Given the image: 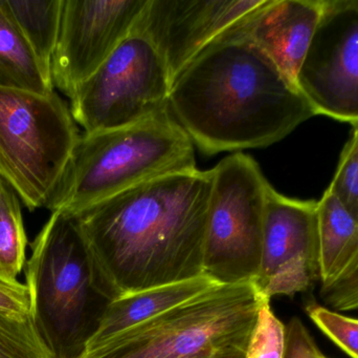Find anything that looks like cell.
<instances>
[{
  "label": "cell",
  "mask_w": 358,
  "mask_h": 358,
  "mask_svg": "<svg viewBox=\"0 0 358 358\" xmlns=\"http://www.w3.org/2000/svg\"><path fill=\"white\" fill-rule=\"evenodd\" d=\"M0 88L48 95L52 75L42 67L24 38L0 8Z\"/></svg>",
  "instance_id": "cell-16"
},
{
  "label": "cell",
  "mask_w": 358,
  "mask_h": 358,
  "mask_svg": "<svg viewBox=\"0 0 358 358\" xmlns=\"http://www.w3.org/2000/svg\"><path fill=\"white\" fill-rule=\"evenodd\" d=\"M63 0H0V8L18 29L42 67L50 71Z\"/></svg>",
  "instance_id": "cell-17"
},
{
  "label": "cell",
  "mask_w": 358,
  "mask_h": 358,
  "mask_svg": "<svg viewBox=\"0 0 358 358\" xmlns=\"http://www.w3.org/2000/svg\"><path fill=\"white\" fill-rule=\"evenodd\" d=\"M320 281L317 201L267 191L260 273L255 285L264 298H292Z\"/></svg>",
  "instance_id": "cell-11"
},
{
  "label": "cell",
  "mask_w": 358,
  "mask_h": 358,
  "mask_svg": "<svg viewBox=\"0 0 358 358\" xmlns=\"http://www.w3.org/2000/svg\"><path fill=\"white\" fill-rule=\"evenodd\" d=\"M219 284L206 275L136 292L111 301L84 355L123 332L192 300Z\"/></svg>",
  "instance_id": "cell-14"
},
{
  "label": "cell",
  "mask_w": 358,
  "mask_h": 358,
  "mask_svg": "<svg viewBox=\"0 0 358 358\" xmlns=\"http://www.w3.org/2000/svg\"><path fill=\"white\" fill-rule=\"evenodd\" d=\"M172 84L155 46L132 34L76 88L69 109L84 134L123 128L168 111Z\"/></svg>",
  "instance_id": "cell-8"
},
{
  "label": "cell",
  "mask_w": 358,
  "mask_h": 358,
  "mask_svg": "<svg viewBox=\"0 0 358 358\" xmlns=\"http://www.w3.org/2000/svg\"><path fill=\"white\" fill-rule=\"evenodd\" d=\"M213 172L162 177L73 214L110 301L203 275Z\"/></svg>",
  "instance_id": "cell-1"
},
{
  "label": "cell",
  "mask_w": 358,
  "mask_h": 358,
  "mask_svg": "<svg viewBox=\"0 0 358 358\" xmlns=\"http://www.w3.org/2000/svg\"><path fill=\"white\" fill-rule=\"evenodd\" d=\"M212 172L203 275L219 285L255 283L271 184L256 160L242 151L221 160Z\"/></svg>",
  "instance_id": "cell-7"
},
{
  "label": "cell",
  "mask_w": 358,
  "mask_h": 358,
  "mask_svg": "<svg viewBox=\"0 0 358 358\" xmlns=\"http://www.w3.org/2000/svg\"><path fill=\"white\" fill-rule=\"evenodd\" d=\"M267 300L255 283L217 285L82 358H245Z\"/></svg>",
  "instance_id": "cell-5"
},
{
  "label": "cell",
  "mask_w": 358,
  "mask_h": 358,
  "mask_svg": "<svg viewBox=\"0 0 358 358\" xmlns=\"http://www.w3.org/2000/svg\"><path fill=\"white\" fill-rule=\"evenodd\" d=\"M27 244L19 197L0 177V270L16 279L24 266Z\"/></svg>",
  "instance_id": "cell-18"
},
{
  "label": "cell",
  "mask_w": 358,
  "mask_h": 358,
  "mask_svg": "<svg viewBox=\"0 0 358 358\" xmlns=\"http://www.w3.org/2000/svg\"><path fill=\"white\" fill-rule=\"evenodd\" d=\"M0 309L17 315H31L29 288L0 270Z\"/></svg>",
  "instance_id": "cell-25"
},
{
  "label": "cell",
  "mask_w": 358,
  "mask_h": 358,
  "mask_svg": "<svg viewBox=\"0 0 358 358\" xmlns=\"http://www.w3.org/2000/svg\"><path fill=\"white\" fill-rule=\"evenodd\" d=\"M169 111L206 156L269 146L317 116L300 86L234 27L176 77Z\"/></svg>",
  "instance_id": "cell-2"
},
{
  "label": "cell",
  "mask_w": 358,
  "mask_h": 358,
  "mask_svg": "<svg viewBox=\"0 0 358 358\" xmlns=\"http://www.w3.org/2000/svg\"><path fill=\"white\" fill-rule=\"evenodd\" d=\"M284 358H327L299 317L286 324V347Z\"/></svg>",
  "instance_id": "cell-24"
},
{
  "label": "cell",
  "mask_w": 358,
  "mask_h": 358,
  "mask_svg": "<svg viewBox=\"0 0 358 358\" xmlns=\"http://www.w3.org/2000/svg\"><path fill=\"white\" fill-rule=\"evenodd\" d=\"M305 311L313 323L351 358H358V319L346 317L315 301L308 302Z\"/></svg>",
  "instance_id": "cell-20"
},
{
  "label": "cell",
  "mask_w": 358,
  "mask_h": 358,
  "mask_svg": "<svg viewBox=\"0 0 358 358\" xmlns=\"http://www.w3.org/2000/svg\"><path fill=\"white\" fill-rule=\"evenodd\" d=\"M321 298L328 308L338 312L358 310V262L342 279L321 288Z\"/></svg>",
  "instance_id": "cell-23"
},
{
  "label": "cell",
  "mask_w": 358,
  "mask_h": 358,
  "mask_svg": "<svg viewBox=\"0 0 358 358\" xmlns=\"http://www.w3.org/2000/svg\"><path fill=\"white\" fill-rule=\"evenodd\" d=\"M197 170L195 146L168 111L80 135L45 207L77 214L143 183Z\"/></svg>",
  "instance_id": "cell-3"
},
{
  "label": "cell",
  "mask_w": 358,
  "mask_h": 358,
  "mask_svg": "<svg viewBox=\"0 0 358 358\" xmlns=\"http://www.w3.org/2000/svg\"><path fill=\"white\" fill-rule=\"evenodd\" d=\"M328 358V357H327Z\"/></svg>",
  "instance_id": "cell-26"
},
{
  "label": "cell",
  "mask_w": 358,
  "mask_h": 358,
  "mask_svg": "<svg viewBox=\"0 0 358 358\" xmlns=\"http://www.w3.org/2000/svg\"><path fill=\"white\" fill-rule=\"evenodd\" d=\"M264 0H147L134 33L146 38L172 81L219 36Z\"/></svg>",
  "instance_id": "cell-12"
},
{
  "label": "cell",
  "mask_w": 358,
  "mask_h": 358,
  "mask_svg": "<svg viewBox=\"0 0 358 358\" xmlns=\"http://www.w3.org/2000/svg\"><path fill=\"white\" fill-rule=\"evenodd\" d=\"M0 358H54L37 333L31 315L0 309Z\"/></svg>",
  "instance_id": "cell-19"
},
{
  "label": "cell",
  "mask_w": 358,
  "mask_h": 358,
  "mask_svg": "<svg viewBox=\"0 0 358 358\" xmlns=\"http://www.w3.org/2000/svg\"><path fill=\"white\" fill-rule=\"evenodd\" d=\"M328 189L358 222V124L353 126L352 137L343 149L338 170Z\"/></svg>",
  "instance_id": "cell-22"
},
{
  "label": "cell",
  "mask_w": 358,
  "mask_h": 358,
  "mask_svg": "<svg viewBox=\"0 0 358 358\" xmlns=\"http://www.w3.org/2000/svg\"><path fill=\"white\" fill-rule=\"evenodd\" d=\"M321 288L329 287L358 262V222L327 189L317 201Z\"/></svg>",
  "instance_id": "cell-15"
},
{
  "label": "cell",
  "mask_w": 358,
  "mask_h": 358,
  "mask_svg": "<svg viewBox=\"0 0 358 358\" xmlns=\"http://www.w3.org/2000/svg\"><path fill=\"white\" fill-rule=\"evenodd\" d=\"M323 12V0H264L234 25L262 48L277 67L299 85Z\"/></svg>",
  "instance_id": "cell-13"
},
{
  "label": "cell",
  "mask_w": 358,
  "mask_h": 358,
  "mask_svg": "<svg viewBox=\"0 0 358 358\" xmlns=\"http://www.w3.org/2000/svg\"><path fill=\"white\" fill-rule=\"evenodd\" d=\"M299 86L317 115L358 124V0H323Z\"/></svg>",
  "instance_id": "cell-9"
},
{
  "label": "cell",
  "mask_w": 358,
  "mask_h": 358,
  "mask_svg": "<svg viewBox=\"0 0 358 358\" xmlns=\"http://www.w3.org/2000/svg\"><path fill=\"white\" fill-rule=\"evenodd\" d=\"M147 0H63L52 80L67 97L134 33Z\"/></svg>",
  "instance_id": "cell-10"
},
{
  "label": "cell",
  "mask_w": 358,
  "mask_h": 358,
  "mask_svg": "<svg viewBox=\"0 0 358 358\" xmlns=\"http://www.w3.org/2000/svg\"><path fill=\"white\" fill-rule=\"evenodd\" d=\"M27 264L31 317L54 358H82L111 301L96 288L77 218L52 216Z\"/></svg>",
  "instance_id": "cell-4"
},
{
  "label": "cell",
  "mask_w": 358,
  "mask_h": 358,
  "mask_svg": "<svg viewBox=\"0 0 358 358\" xmlns=\"http://www.w3.org/2000/svg\"><path fill=\"white\" fill-rule=\"evenodd\" d=\"M286 325L273 313L271 301L263 303L252 330L245 358H284Z\"/></svg>",
  "instance_id": "cell-21"
},
{
  "label": "cell",
  "mask_w": 358,
  "mask_h": 358,
  "mask_svg": "<svg viewBox=\"0 0 358 358\" xmlns=\"http://www.w3.org/2000/svg\"><path fill=\"white\" fill-rule=\"evenodd\" d=\"M79 137L56 92L0 88V177L31 212L45 207Z\"/></svg>",
  "instance_id": "cell-6"
}]
</instances>
